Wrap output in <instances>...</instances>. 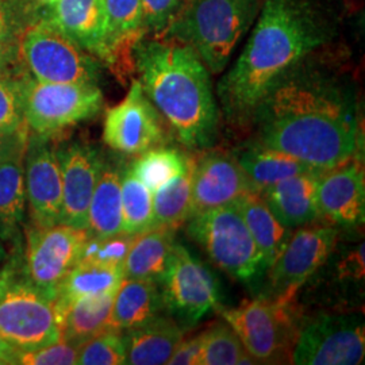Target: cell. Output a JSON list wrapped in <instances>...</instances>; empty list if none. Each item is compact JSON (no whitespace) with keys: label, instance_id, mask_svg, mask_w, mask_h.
Listing matches in <instances>:
<instances>
[{"label":"cell","instance_id":"cell-1","mask_svg":"<svg viewBox=\"0 0 365 365\" xmlns=\"http://www.w3.org/2000/svg\"><path fill=\"white\" fill-rule=\"evenodd\" d=\"M250 122L256 126V143L321 172L360 156L363 148L352 92L304 61L274 84Z\"/></svg>","mask_w":365,"mask_h":365},{"label":"cell","instance_id":"cell-2","mask_svg":"<svg viewBox=\"0 0 365 365\" xmlns=\"http://www.w3.org/2000/svg\"><path fill=\"white\" fill-rule=\"evenodd\" d=\"M330 30L309 0H265L235 66L218 84L226 119L242 126L274 84L321 48Z\"/></svg>","mask_w":365,"mask_h":365},{"label":"cell","instance_id":"cell-3","mask_svg":"<svg viewBox=\"0 0 365 365\" xmlns=\"http://www.w3.org/2000/svg\"><path fill=\"white\" fill-rule=\"evenodd\" d=\"M133 56L145 95L178 140L191 150L214 144L218 106L197 53L178 39L157 37L138 41Z\"/></svg>","mask_w":365,"mask_h":365},{"label":"cell","instance_id":"cell-4","mask_svg":"<svg viewBox=\"0 0 365 365\" xmlns=\"http://www.w3.org/2000/svg\"><path fill=\"white\" fill-rule=\"evenodd\" d=\"M256 10L257 0H184L161 37L190 45L210 72L218 75L248 31Z\"/></svg>","mask_w":365,"mask_h":365},{"label":"cell","instance_id":"cell-5","mask_svg":"<svg viewBox=\"0 0 365 365\" xmlns=\"http://www.w3.org/2000/svg\"><path fill=\"white\" fill-rule=\"evenodd\" d=\"M0 336L18 351L61 339L53 300L27 276L24 245L11 248L0 268Z\"/></svg>","mask_w":365,"mask_h":365},{"label":"cell","instance_id":"cell-6","mask_svg":"<svg viewBox=\"0 0 365 365\" xmlns=\"http://www.w3.org/2000/svg\"><path fill=\"white\" fill-rule=\"evenodd\" d=\"M19 61L27 75L45 83L98 84L101 63L43 14L19 38Z\"/></svg>","mask_w":365,"mask_h":365},{"label":"cell","instance_id":"cell-7","mask_svg":"<svg viewBox=\"0 0 365 365\" xmlns=\"http://www.w3.org/2000/svg\"><path fill=\"white\" fill-rule=\"evenodd\" d=\"M103 107L98 84L45 83L24 76V114L27 129L57 140L68 129L96 117Z\"/></svg>","mask_w":365,"mask_h":365},{"label":"cell","instance_id":"cell-8","mask_svg":"<svg viewBox=\"0 0 365 365\" xmlns=\"http://www.w3.org/2000/svg\"><path fill=\"white\" fill-rule=\"evenodd\" d=\"M188 235L217 267L237 280L247 282L262 271L260 252L235 205L192 215Z\"/></svg>","mask_w":365,"mask_h":365},{"label":"cell","instance_id":"cell-9","mask_svg":"<svg viewBox=\"0 0 365 365\" xmlns=\"http://www.w3.org/2000/svg\"><path fill=\"white\" fill-rule=\"evenodd\" d=\"M339 241V227L331 223L300 226L269 271L271 298L277 304L289 306L315 274L325 267Z\"/></svg>","mask_w":365,"mask_h":365},{"label":"cell","instance_id":"cell-10","mask_svg":"<svg viewBox=\"0 0 365 365\" xmlns=\"http://www.w3.org/2000/svg\"><path fill=\"white\" fill-rule=\"evenodd\" d=\"M24 233L27 276L54 302L61 283L78 265L88 233L66 223L39 227L30 222L25 223Z\"/></svg>","mask_w":365,"mask_h":365},{"label":"cell","instance_id":"cell-11","mask_svg":"<svg viewBox=\"0 0 365 365\" xmlns=\"http://www.w3.org/2000/svg\"><path fill=\"white\" fill-rule=\"evenodd\" d=\"M364 356L363 317L327 313L300 330L291 360L298 365H357L363 363Z\"/></svg>","mask_w":365,"mask_h":365},{"label":"cell","instance_id":"cell-12","mask_svg":"<svg viewBox=\"0 0 365 365\" xmlns=\"http://www.w3.org/2000/svg\"><path fill=\"white\" fill-rule=\"evenodd\" d=\"M158 287L164 309L184 325H194L218 307L220 288L215 276L180 244H175Z\"/></svg>","mask_w":365,"mask_h":365},{"label":"cell","instance_id":"cell-13","mask_svg":"<svg viewBox=\"0 0 365 365\" xmlns=\"http://www.w3.org/2000/svg\"><path fill=\"white\" fill-rule=\"evenodd\" d=\"M165 140L164 118L145 95L141 83L133 80L125 99L106 113L105 144L118 153L140 156Z\"/></svg>","mask_w":365,"mask_h":365},{"label":"cell","instance_id":"cell-14","mask_svg":"<svg viewBox=\"0 0 365 365\" xmlns=\"http://www.w3.org/2000/svg\"><path fill=\"white\" fill-rule=\"evenodd\" d=\"M25 187L30 223L49 227L61 223L63 180L56 140L29 131L25 150Z\"/></svg>","mask_w":365,"mask_h":365},{"label":"cell","instance_id":"cell-15","mask_svg":"<svg viewBox=\"0 0 365 365\" xmlns=\"http://www.w3.org/2000/svg\"><path fill=\"white\" fill-rule=\"evenodd\" d=\"M287 309L268 298H259L235 309H221V315L256 364H265L274 363L283 352L289 324Z\"/></svg>","mask_w":365,"mask_h":365},{"label":"cell","instance_id":"cell-16","mask_svg":"<svg viewBox=\"0 0 365 365\" xmlns=\"http://www.w3.org/2000/svg\"><path fill=\"white\" fill-rule=\"evenodd\" d=\"M61 180V223L87 230L88 209L95 187L101 178L106 158L95 145L71 141L56 145Z\"/></svg>","mask_w":365,"mask_h":365},{"label":"cell","instance_id":"cell-17","mask_svg":"<svg viewBox=\"0 0 365 365\" xmlns=\"http://www.w3.org/2000/svg\"><path fill=\"white\" fill-rule=\"evenodd\" d=\"M321 218L337 227H357L365 220V176L363 157L354 156L325 170L318 182Z\"/></svg>","mask_w":365,"mask_h":365},{"label":"cell","instance_id":"cell-18","mask_svg":"<svg viewBox=\"0 0 365 365\" xmlns=\"http://www.w3.org/2000/svg\"><path fill=\"white\" fill-rule=\"evenodd\" d=\"M260 192L235 156L210 152L194 161L192 215L235 205L242 197ZM191 215V217H192Z\"/></svg>","mask_w":365,"mask_h":365},{"label":"cell","instance_id":"cell-19","mask_svg":"<svg viewBox=\"0 0 365 365\" xmlns=\"http://www.w3.org/2000/svg\"><path fill=\"white\" fill-rule=\"evenodd\" d=\"M321 173L312 170L282 179L261 191V197L279 222L289 229L319 221L317 192Z\"/></svg>","mask_w":365,"mask_h":365},{"label":"cell","instance_id":"cell-20","mask_svg":"<svg viewBox=\"0 0 365 365\" xmlns=\"http://www.w3.org/2000/svg\"><path fill=\"white\" fill-rule=\"evenodd\" d=\"M43 15L99 63L105 54V11L102 0H57L45 4Z\"/></svg>","mask_w":365,"mask_h":365},{"label":"cell","instance_id":"cell-21","mask_svg":"<svg viewBox=\"0 0 365 365\" xmlns=\"http://www.w3.org/2000/svg\"><path fill=\"white\" fill-rule=\"evenodd\" d=\"M26 145L0 160V240L10 244L11 248L24 245L22 230L26 223L27 211Z\"/></svg>","mask_w":365,"mask_h":365},{"label":"cell","instance_id":"cell-22","mask_svg":"<svg viewBox=\"0 0 365 365\" xmlns=\"http://www.w3.org/2000/svg\"><path fill=\"white\" fill-rule=\"evenodd\" d=\"M163 299L158 283L148 279H125L113 300L108 318L110 329L126 331L144 327L163 312Z\"/></svg>","mask_w":365,"mask_h":365},{"label":"cell","instance_id":"cell-23","mask_svg":"<svg viewBox=\"0 0 365 365\" xmlns=\"http://www.w3.org/2000/svg\"><path fill=\"white\" fill-rule=\"evenodd\" d=\"M126 364H168L182 339V329L168 317L158 315L144 327L123 331Z\"/></svg>","mask_w":365,"mask_h":365},{"label":"cell","instance_id":"cell-24","mask_svg":"<svg viewBox=\"0 0 365 365\" xmlns=\"http://www.w3.org/2000/svg\"><path fill=\"white\" fill-rule=\"evenodd\" d=\"M175 230L152 227L134 235L122 272L125 279H148L160 282L167 272L175 248Z\"/></svg>","mask_w":365,"mask_h":365},{"label":"cell","instance_id":"cell-25","mask_svg":"<svg viewBox=\"0 0 365 365\" xmlns=\"http://www.w3.org/2000/svg\"><path fill=\"white\" fill-rule=\"evenodd\" d=\"M260 252L262 271H268L287 247L292 229L280 223L267 206L260 192L242 197L235 203Z\"/></svg>","mask_w":365,"mask_h":365},{"label":"cell","instance_id":"cell-26","mask_svg":"<svg viewBox=\"0 0 365 365\" xmlns=\"http://www.w3.org/2000/svg\"><path fill=\"white\" fill-rule=\"evenodd\" d=\"M122 164L106 160L88 209V237H108L122 233Z\"/></svg>","mask_w":365,"mask_h":365},{"label":"cell","instance_id":"cell-27","mask_svg":"<svg viewBox=\"0 0 365 365\" xmlns=\"http://www.w3.org/2000/svg\"><path fill=\"white\" fill-rule=\"evenodd\" d=\"M123 280L122 267L95 262H78L68 274L54 298L57 319L75 300L115 292Z\"/></svg>","mask_w":365,"mask_h":365},{"label":"cell","instance_id":"cell-28","mask_svg":"<svg viewBox=\"0 0 365 365\" xmlns=\"http://www.w3.org/2000/svg\"><path fill=\"white\" fill-rule=\"evenodd\" d=\"M233 156L260 192L282 179L303 172L317 170L295 157L271 149L256 141L247 144L245 148L238 150Z\"/></svg>","mask_w":365,"mask_h":365},{"label":"cell","instance_id":"cell-29","mask_svg":"<svg viewBox=\"0 0 365 365\" xmlns=\"http://www.w3.org/2000/svg\"><path fill=\"white\" fill-rule=\"evenodd\" d=\"M115 292L86 297L71 303L58 321L61 339L78 348L107 329Z\"/></svg>","mask_w":365,"mask_h":365},{"label":"cell","instance_id":"cell-30","mask_svg":"<svg viewBox=\"0 0 365 365\" xmlns=\"http://www.w3.org/2000/svg\"><path fill=\"white\" fill-rule=\"evenodd\" d=\"M192 168L191 158L182 173L158 188L153 196V227L176 230L192 215Z\"/></svg>","mask_w":365,"mask_h":365},{"label":"cell","instance_id":"cell-31","mask_svg":"<svg viewBox=\"0 0 365 365\" xmlns=\"http://www.w3.org/2000/svg\"><path fill=\"white\" fill-rule=\"evenodd\" d=\"M122 232L137 235L153 227L152 191L131 170L123 167L120 180Z\"/></svg>","mask_w":365,"mask_h":365},{"label":"cell","instance_id":"cell-32","mask_svg":"<svg viewBox=\"0 0 365 365\" xmlns=\"http://www.w3.org/2000/svg\"><path fill=\"white\" fill-rule=\"evenodd\" d=\"M191 157L175 148L157 146L149 149L130 164L133 173L150 191L167 185L187 168Z\"/></svg>","mask_w":365,"mask_h":365},{"label":"cell","instance_id":"cell-33","mask_svg":"<svg viewBox=\"0 0 365 365\" xmlns=\"http://www.w3.org/2000/svg\"><path fill=\"white\" fill-rule=\"evenodd\" d=\"M256 364L229 324H217L202 333L197 365Z\"/></svg>","mask_w":365,"mask_h":365},{"label":"cell","instance_id":"cell-34","mask_svg":"<svg viewBox=\"0 0 365 365\" xmlns=\"http://www.w3.org/2000/svg\"><path fill=\"white\" fill-rule=\"evenodd\" d=\"M24 76L22 66L0 72V134L29 130L24 114Z\"/></svg>","mask_w":365,"mask_h":365},{"label":"cell","instance_id":"cell-35","mask_svg":"<svg viewBox=\"0 0 365 365\" xmlns=\"http://www.w3.org/2000/svg\"><path fill=\"white\" fill-rule=\"evenodd\" d=\"M76 364H126V344L123 331L107 327L81 344L78 349Z\"/></svg>","mask_w":365,"mask_h":365},{"label":"cell","instance_id":"cell-36","mask_svg":"<svg viewBox=\"0 0 365 365\" xmlns=\"http://www.w3.org/2000/svg\"><path fill=\"white\" fill-rule=\"evenodd\" d=\"M43 7L39 0H0V38L19 41L43 14Z\"/></svg>","mask_w":365,"mask_h":365},{"label":"cell","instance_id":"cell-37","mask_svg":"<svg viewBox=\"0 0 365 365\" xmlns=\"http://www.w3.org/2000/svg\"><path fill=\"white\" fill-rule=\"evenodd\" d=\"M133 240L134 235L123 232L108 237H88L83 247L80 261L122 267Z\"/></svg>","mask_w":365,"mask_h":365},{"label":"cell","instance_id":"cell-38","mask_svg":"<svg viewBox=\"0 0 365 365\" xmlns=\"http://www.w3.org/2000/svg\"><path fill=\"white\" fill-rule=\"evenodd\" d=\"M78 349L64 339L54 344L31 349L18 351L16 364L24 365H72L76 364Z\"/></svg>","mask_w":365,"mask_h":365},{"label":"cell","instance_id":"cell-39","mask_svg":"<svg viewBox=\"0 0 365 365\" xmlns=\"http://www.w3.org/2000/svg\"><path fill=\"white\" fill-rule=\"evenodd\" d=\"M146 31L161 37L172 19L180 10L184 0H140Z\"/></svg>","mask_w":365,"mask_h":365},{"label":"cell","instance_id":"cell-40","mask_svg":"<svg viewBox=\"0 0 365 365\" xmlns=\"http://www.w3.org/2000/svg\"><path fill=\"white\" fill-rule=\"evenodd\" d=\"M202 348V333L195 337L182 339L170 359V365H197Z\"/></svg>","mask_w":365,"mask_h":365},{"label":"cell","instance_id":"cell-41","mask_svg":"<svg viewBox=\"0 0 365 365\" xmlns=\"http://www.w3.org/2000/svg\"><path fill=\"white\" fill-rule=\"evenodd\" d=\"M19 66V41L0 38V72L18 69Z\"/></svg>","mask_w":365,"mask_h":365},{"label":"cell","instance_id":"cell-42","mask_svg":"<svg viewBox=\"0 0 365 365\" xmlns=\"http://www.w3.org/2000/svg\"><path fill=\"white\" fill-rule=\"evenodd\" d=\"M29 138V130L16 134H0V160L13 153L15 149L25 146Z\"/></svg>","mask_w":365,"mask_h":365},{"label":"cell","instance_id":"cell-43","mask_svg":"<svg viewBox=\"0 0 365 365\" xmlns=\"http://www.w3.org/2000/svg\"><path fill=\"white\" fill-rule=\"evenodd\" d=\"M16 353H18V349L14 348L10 342H7L6 339L0 336V354L13 359V360H15V363H16Z\"/></svg>","mask_w":365,"mask_h":365},{"label":"cell","instance_id":"cell-44","mask_svg":"<svg viewBox=\"0 0 365 365\" xmlns=\"http://www.w3.org/2000/svg\"><path fill=\"white\" fill-rule=\"evenodd\" d=\"M7 256H9V253H7V250H6L4 242L0 240V268H1V265L4 264V261L7 259Z\"/></svg>","mask_w":365,"mask_h":365},{"label":"cell","instance_id":"cell-45","mask_svg":"<svg viewBox=\"0 0 365 365\" xmlns=\"http://www.w3.org/2000/svg\"><path fill=\"white\" fill-rule=\"evenodd\" d=\"M10 364H16V363H15V360H13V359H10V357H7V356H1V354H0V365Z\"/></svg>","mask_w":365,"mask_h":365},{"label":"cell","instance_id":"cell-46","mask_svg":"<svg viewBox=\"0 0 365 365\" xmlns=\"http://www.w3.org/2000/svg\"><path fill=\"white\" fill-rule=\"evenodd\" d=\"M41 3H43V4H53L54 1H57V0H39Z\"/></svg>","mask_w":365,"mask_h":365}]
</instances>
